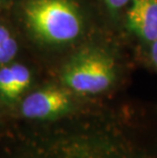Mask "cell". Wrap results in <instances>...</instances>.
I'll return each mask as SVG.
<instances>
[{"label":"cell","mask_w":157,"mask_h":158,"mask_svg":"<svg viewBox=\"0 0 157 158\" xmlns=\"http://www.w3.org/2000/svg\"><path fill=\"white\" fill-rule=\"evenodd\" d=\"M104 1L110 9L118 10V9H121L125 5L128 4L130 0H104Z\"/></svg>","instance_id":"8"},{"label":"cell","mask_w":157,"mask_h":158,"mask_svg":"<svg viewBox=\"0 0 157 158\" xmlns=\"http://www.w3.org/2000/svg\"><path fill=\"white\" fill-rule=\"evenodd\" d=\"M128 25L145 41L157 40V0H133L128 11Z\"/></svg>","instance_id":"5"},{"label":"cell","mask_w":157,"mask_h":158,"mask_svg":"<svg viewBox=\"0 0 157 158\" xmlns=\"http://www.w3.org/2000/svg\"><path fill=\"white\" fill-rule=\"evenodd\" d=\"M25 15L32 31L47 42H69L81 33V19L68 0H31Z\"/></svg>","instance_id":"2"},{"label":"cell","mask_w":157,"mask_h":158,"mask_svg":"<svg viewBox=\"0 0 157 158\" xmlns=\"http://www.w3.org/2000/svg\"><path fill=\"white\" fill-rule=\"evenodd\" d=\"M108 143L92 137H38L0 142V158H122Z\"/></svg>","instance_id":"1"},{"label":"cell","mask_w":157,"mask_h":158,"mask_svg":"<svg viewBox=\"0 0 157 158\" xmlns=\"http://www.w3.org/2000/svg\"><path fill=\"white\" fill-rule=\"evenodd\" d=\"M31 84V72L21 63L0 69V96L7 101L15 100Z\"/></svg>","instance_id":"6"},{"label":"cell","mask_w":157,"mask_h":158,"mask_svg":"<svg viewBox=\"0 0 157 158\" xmlns=\"http://www.w3.org/2000/svg\"><path fill=\"white\" fill-rule=\"evenodd\" d=\"M71 106V96L66 90L48 87L35 91L23 100L22 115L28 119L44 120L66 112Z\"/></svg>","instance_id":"4"},{"label":"cell","mask_w":157,"mask_h":158,"mask_svg":"<svg viewBox=\"0 0 157 158\" xmlns=\"http://www.w3.org/2000/svg\"><path fill=\"white\" fill-rule=\"evenodd\" d=\"M19 50L18 42L5 27L0 25V66L10 62Z\"/></svg>","instance_id":"7"},{"label":"cell","mask_w":157,"mask_h":158,"mask_svg":"<svg viewBox=\"0 0 157 158\" xmlns=\"http://www.w3.org/2000/svg\"><path fill=\"white\" fill-rule=\"evenodd\" d=\"M115 77L114 63L100 51H87L65 65L62 82L71 90L81 94H97L108 89Z\"/></svg>","instance_id":"3"},{"label":"cell","mask_w":157,"mask_h":158,"mask_svg":"<svg viewBox=\"0 0 157 158\" xmlns=\"http://www.w3.org/2000/svg\"><path fill=\"white\" fill-rule=\"evenodd\" d=\"M151 58L154 62V64L157 66V40L152 42L151 46Z\"/></svg>","instance_id":"9"}]
</instances>
